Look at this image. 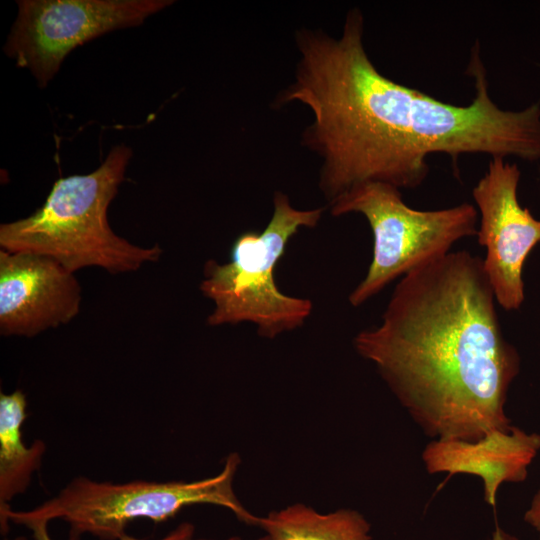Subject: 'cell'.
<instances>
[{
  "mask_svg": "<svg viewBox=\"0 0 540 540\" xmlns=\"http://www.w3.org/2000/svg\"><path fill=\"white\" fill-rule=\"evenodd\" d=\"M359 9L347 13L342 34L300 29L295 78L276 102H300L313 121L303 143L322 159L320 188L329 203L353 186L387 183L415 189L429 173L427 156L446 153L540 159V105L503 110L490 97L479 46L468 72L476 95L467 106L442 102L381 74L363 45Z\"/></svg>",
  "mask_w": 540,
  "mask_h": 540,
  "instance_id": "1",
  "label": "cell"
},
{
  "mask_svg": "<svg viewBox=\"0 0 540 540\" xmlns=\"http://www.w3.org/2000/svg\"><path fill=\"white\" fill-rule=\"evenodd\" d=\"M496 303L483 259L449 252L401 277L381 323L353 340L432 440L474 441L513 426L505 407L520 356Z\"/></svg>",
  "mask_w": 540,
  "mask_h": 540,
  "instance_id": "2",
  "label": "cell"
},
{
  "mask_svg": "<svg viewBox=\"0 0 540 540\" xmlns=\"http://www.w3.org/2000/svg\"><path fill=\"white\" fill-rule=\"evenodd\" d=\"M131 156L129 147L118 145L96 170L59 178L31 215L0 225L1 249L50 257L72 273L96 266L119 274L157 262L159 245L132 244L114 233L108 220Z\"/></svg>",
  "mask_w": 540,
  "mask_h": 540,
  "instance_id": "3",
  "label": "cell"
},
{
  "mask_svg": "<svg viewBox=\"0 0 540 540\" xmlns=\"http://www.w3.org/2000/svg\"><path fill=\"white\" fill-rule=\"evenodd\" d=\"M240 463L239 454L230 453L218 474L194 481L112 483L77 477L39 506L27 511L9 509L1 515V534H7L9 522L27 527L38 521L61 519L69 524V540H78L83 534L118 540L134 520L164 522L195 504L224 507L239 521L257 526L259 517L244 507L233 489Z\"/></svg>",
  "mask_w": 540,
  "mask_h": 540,
  "instance_id": "4",
  "label": "cell"
},
{
  "mask_svg": "<svg viewBox=\"0 0 540 540\" xmlns=\"http://www.w3.org/2000/svg\"><path fill=\"white\" fill-rule=\"evenodd\" d=\"M273 207L261 233L247 231L235 239L227 263L212 259L205 263L200 290L215 305L208 325L251 322L258 335L273 339L301 327L311 315V300L281 292L274 269L290 239L302 227H315L324 208L296 209L280 191L274 194Z\"/></svg>",
  "mask_w": 540,
  "mask_h": 540,
  "instance_id": "5",
  "label": "cell"
},
{
  "mask_svg": "<svg viewBox=\"0 0 540 540\" xmlns=\"http://www.w3.org/2000/svg\"><path fill=\"white\" fill-rule=\"evenodd\" d=\"M333 216L360 213L373 234V256L364 279L349 295L353 307L364 304L400 276L440 259L461 239L477 234L478 211L470 203L417 210L387 183L353 186L329 203Z\"/></svg>",
  "mask_w": 540,
  "mask_h": 540,
  "instance_id": "6",
  "label": "cell"
},
{
  "mask_svg": "<svg viewBox=\"0 0 540 540\" xmlns=\"http://www.w3.org/2000/svg\"><path fill=\"white\" fill-rule=\"evenodd\" d=\"M171 0H20L4 52L46 87L76 47L113 30L140 25Z\"/></svg>",
  "mask_w": 540,
  "mask_h": 540,
  "instance_id": "7",
  "label": "cell"
},
{
  "mask_svg": "<svg viewBox=\"0 0 540 540\" xmlns=\"http://www.w3.org/2000/svg\"><path fill=\"white\" fill-rule=\"evenodd\" d=\"M520 175L516 164L492 157L472 190L480 215L476 235L486 250L483 268L496 302L507 311L524 301L523 265L540 243V220L518 202Z\"/></svg>",
  "mask_w": 540,
  "mask_h": 540,
  "instance_id": "8",
  "label": "cell"
},
{
  "mask_svg": "<svg viewBox=\"0 0 540 540\" xmlns=\"http://www.w3.org/2000/svg\"><path fill=\"white\" fill-rule=\"evenodd\" d=\"M74 273L54 259L0 250V334L34 337L69 323L80 311Z\"/></svg>",
  "mask_w": 540,
  "mask_h": 540,
  "instance_id": "9",
  "label": "cell"
},
{
  "mask_svg": "<svg viewBox=\"0 0 540 540\" xmlns=\"http://www.w3.org/2000/svg\"><path fill=\"white\" fill-rule=\"evenodd\" d=\"M539 451L540 434L512 426L509 430L491 431L474 441L433 439L421 457L429 474L479 477L485 502L495 507L501 484L523 482Z\"/></svg>",
  "mask_w": 540,
  "mask_h": 540,
  "instance_id": "10",
  "label": "cell"
},
{
  "mask_svg": "<svg viewBox=\"0 0 540 540\" xmlns=\"http://www.w3.org/2000/svg\"><path fill=\"white\" fill-rule=\"evenodd\" d=\"M26 409V396L21 390L0 393V515L11 509L9 501L28 488L46 450L40 439L29 447L23 442L21 427L27 418Z\"/></svg>",
  "mask_w": 540,
  "mask_h": 540,
  "instance_id": "11",
  "label": "cell"
},
{
  "mask_svg": "<svg viewBox=\"0 0 540 540\" xmlns=\"http://www.w3.org/2000/svg\"><path fill=\"white\" fill-rule=\"evenodd\" d=\"M257 526L272 540H372L368 520L350 508L320 513L294 503L259 517Z\"/></svg>",
  "mask_w": 540,
  "mask_h": 540,
  "instance_id": "12",
  "label": "cell"
},
{
  "mask_svg": "<svg viewBox=\"0 0 540 540\" xmlns=\"http://www.w3.org/2000/svg\"><path fill=\"white\" fill-rule=\"evenodd\" d=\"M48 523L38 521L27 526L32 531L34 540H52L47 531ZM195 527L190 522H182L164 537L157 540H193ZM118 540H143L124 533Z\"/></svg>",
  "mask_w": 540,
  "mask_h": 540,
  "instance_id": "13",
  "label": "cell"
},
{
  "mask_svg": "<svg viewBox=\"0 0 540 540\" xmlns=\"http://www.w3.org/2000/svg\"><path fill=\"white\" fill-rule=\"evenodd\" d=\"M523 519L538 533L540 540V484L531 500L529 508L524 513Z\"/></svg>",
  "mask_w": 540,
  "mask_h": 540,
  "instance_id": "14",
  "label": "cell"
},
{
  "mask_svg": "<svg viewBox=\"0 0 540 540\" xmlns=\"http://www.w3.org/2000/svg\"><path fill=\"white\" fill-rule=\"evenodd\" d=\"M486 540H520L515 535L507 532L500 526H496L491 535Z\"/></svg>",
  "mask_w": 540,
  "mask_h": 540,
  "instance_id": "15",
  "label": "cell"
},
{
  "mask_svg": "<svg viewBox=\"0 0 540 540\" xmlns=\"http://www.w3.org/2000/svg\"><path fill=\"white\" fill-rule=\"evenodd\" d=\"M193 540H246V539H243L239 536H231V537H228V538H225V539H206V538H198V539H193ZM250 540H272V538L267 535V534H264L263 536H260L258 538H255V539H250Z\"/></svg>",
  "mask_w": 540,
  "mask_h": 540,
  "instance_id": "16",
  "label": "cell"
},
{
  "mask_svg": "<svg viewBox=\"0 0 540 540\" xmlns=\"http://www.w3.org/2000/svg\"><path fill=\"white\" fill-rule=\"evenodd\" d=\"M4 540H8V539H4ZM14 540H27V539L25 537H17Z\"/></svg>",
  "mask_w": 540,
  "mask_h": 540,
  "instance_id": "17",
  "label": "cell"
}]
</instances>
